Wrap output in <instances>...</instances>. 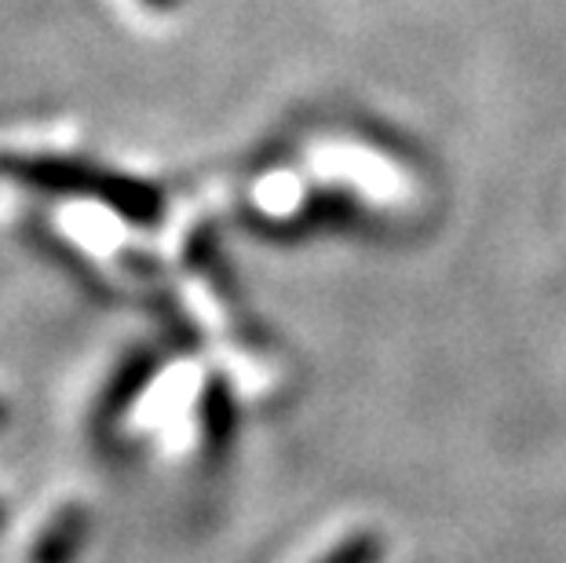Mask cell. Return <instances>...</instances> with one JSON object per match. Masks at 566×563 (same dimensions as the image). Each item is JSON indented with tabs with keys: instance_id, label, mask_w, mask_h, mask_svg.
<instances>
[{
	"instance_id": "cell-1",
	"label": "cell",
	"mask_w": 566,
	"mask_h": 563,
	"mask_svg": "<svg viewBox=\"0 0 566 563\" xmlns=\"http://www.w3.org/2000/svg\"><path fill=\"white\" fill-rule=\"evenodd\" d=\"M161 366V355L154 352V347H136L122 366L114 369L111 385L99 395V410H95V425L99 428H111L117 425L122 417L132 410V403L139 399L143 392L150 388L154 374H158Z\"/></svg>"
},
{
	"instance_id": "cell-2",
	"label": "cell",
	"mask_w": 566,
	"mask_h": 563,
	"mask_svg": "<svg viewBox=\"0 0 566 563\" xmlns=\"http://www.w3.org/2000/svg\"><path fill=\"white\" fill-rule=\"evenodd\" d=\"M92 534V512L84 505H63L55 512L41 538L33 542L30 563H74Z\"/></svg>"
},
{
	"instance_id": "cell-3",
	"label": "cell",
	"mask_w": 566,
	"mask_h": 563,
	"mask_svg": "<svg viewBox=\"0 0 566 563\" xmlns=\"http://www.w3.org/2000/svg\"><path fill=\"white\" fill-rule=\"evenodd\" d=\"M201 436H205V453L220 458L231 450L234 439V395L223 380H209L201 395Z\"/></svg>"
},
{
	"instance_id": "cell-4",
	"label": "cell",
	"mask_w": 566,
	"mask_h": 563,
	"mask_svg": "<svg viewBox=\"0 0 566 563\" xmlns=\"http://www.w3.org/2000/svg\"><path fill=\"white\" fill-rule=\"evenodd\" d=\"M380 560H384V538L377 531H355L344 542H336L315 563H380Z\"/></svg>"
},
{
	"instance_id": "cell-5",
	"label": "cell",
	"mask_w": 566,
	"mask_h": 563,
	"mask_svg": "<svg viewBox=\"0 0 566 563\" xmlns=\"http://www.w3.org/2000/svg\"><path fill=\"white\" fill-rule=\"evenodd\" d=\"M11 421V406H8V399H0V428H4Z\"/></svg>"
},
{
	"instance_id": "cell-6",
	"label": "cell",
	"mask_w": 566,
	"mask_h": 563,
	"mask_svg": "<svg viewBox=\"0 0 566 563\" xmlns=\"http://www.w3.org/2000/svg\"><path fill=\"white\" fill-rule=\"evenodd\" d=\"M4 523H8V509H4V501H0V531H4Z\"/></svg>"
}]
</instances>
